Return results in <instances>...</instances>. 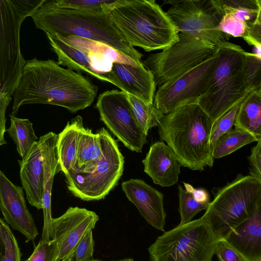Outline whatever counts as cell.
Returning <instances> with one entry per match:
<instances>
[{
	"label": "cell",
	"instance_id": "38",
	"mask_svg": "<svg viewBox=\"0 0 261 261\" xmlns=\"http://www.w3.org/2000/svg\"><path fill=\"white\" fill-rule=\"evenodd\" d=\"M219 261H244L240 255L224 240H219L215 249Z\"/></svg>",
	"mask_w": 261,
	"mask_h": 261
},
{
	"label": "cell",
	"instance_id": "12",
	"mask_svg": "<svg viewBox=\"0 0 261 261\" xmlns=\"http://www.w3.org/2000/svg\"><path fill=\"white\" fill-rule=\"evenodd\" d=\"M51 48L58 57V64L77 72H85L101 81L109 83L107 75L114 63L134 66L142 64L112 48L107 52H99L68 43L54 33H45Z\"/></svg>",
	"mask_w": 261,
	"mask_h": 261
},
{
	"label": "cell",
	"instance_id": "49",
	"mask_svg": "<svg viewBox=\"0 0 261 261\" xmlns=\"http://www.w3.org/2000/svg\"><path fill=\"white\" fill-rule=\"evenodd\" d=\"M118 261H125V259H124L120 260H118Z\"/></svg>",
	"mask_w": 261,
	"mask_h": 261
},
{
	"label": "cell",
	"instance_id": "32",
	"mask_svg": "<svg viewBox=\"0 0 261 261\" xmlns=\"http://www.w3.org/2000/svg\"><path fill=\"white\" fill-rule=\"evenodd\" d=\"M241 102L221 116L213 125L210 140L212 150L217 141L223 135L232 129Z\"/></svg>",
	"mask_w": 261,
	"mask_h": 261
},
{
	"label": "cell",
	"instance_id": "16",
	"mask_svg": "<svg viewBox=\"0 0 261 261\" xmlns=\"http://www.w3.org/2000/svg\"><path fill=\"white\" fill-rule=\"evenodd\" d=\"M23 187L14 185L0 171V208L4 219L13 229L33 241L38 231L26 205Z\"/></svg>",
	"mask_w": 261,
	"mask_h": 261
},
{
	"label": "cell",
	"instance_id": "31",
	"mask_svg": "<svg viewBox=\"0 0 261 261\" xmlns=\"http://www.w3.org/2000/svg\"><path fill=\"white\" fill-rule=\"evenodd\" d=\"M113 0H45L47 6L77 10L105 13L106 6Z\"/></svg>",
	"mask_w": 261,
	"mask_h": 261
},
{
	"label": "cell",
	"instance_id": "18",
	"mask_svg": "<svg viewBox=\"0 0 261 261\" xmlns=\"http://www.w3.org/2000/svg\"><path fill=\"white\" fill-rule=\"evenodd\" d=\"M107 76L109 83L122 91L153 104L156 85L151 72L142 62L138 66L114 63Z\"/></svg>",
	"mask_w": 261,
	"mask_h": 261
},
{
	"label": "cell",
	"instance_id": "8",
	"mask_svg": "<svg viewBox=\"0 0 261 261\" xmlns=\"http://www.w3.org/2000/svg\"><path fill=\"white\" fill-rule=\"evenodd\" d=\"M218 241L201 217L165 232L148 250L150 261H212Z\"/></svg>",
	"mask_w": 261,
	"mask_h": 261
},
{
	"label": "cell",
	"instance_id": "5",
	"mask_svg": "<svg viewBox=\"0 0 261 261\" xmlns=\"http://www.w3.org/2000/svg\"><path fill=\"white\" fill-rule=\"evenodd\" d=\"M245 53L241 46L229 41L219 48L212 81L197 102L213 124L250 92Z\"/></svg>",
	"mask_w": 261,
	"mask_h": 261
},
{
	"label": "cell",
	"instance_id": "14",
	"mask_svg": "<svg viewBox=\"0 0 261 261\" xmlns=\"http://www.w3.org/2000/svg\"><path fill=\"white\" fill-rule=\"evenodd\" d=\"M217 53L178 78L158 87L154 106L166 115L179 107L197 103L212 81L217 62Z\"/></svg>",
	"mask_w": 261,
	"mask_h": 261
},
{
	"label": "cell",
	"instance_id": "30",
	"mask_svg": "<svg viewBox=\"0 0 261 261\" xmlns=\"http://www.w3.org/2000/svg\"><path fill=\"white\" fill-rule=\"evenodd\" d=\"M179 212L180 215L179 225H184L192 221L199 212L206 210L210 203H201L196 200L192 195L179 185Z\"/></svg>",
	"mask_w": 261,
	"mask_h": 261
},
{
	"label": "cell",
	"instance_id": "2",
	"mask_svg": "<svg viewBox=\"0 0 261 261\" xmlns=\"http://www.w3.org/2000/svg\"><path fill=\"white\" fill-rule=\"evenodd\" d=\"M213 125L200 106L192 103L164 115L158 126V133L182 166L202 171L214 164L210 144Z\"/></svg>",
	"mask_w": 261,
	"mask_h": 261
},
{
	"label": "cell",
	"instance_id": "15",
	"mask_svg": "<svg viewBox=\"0 0 261 261\" xmlns=\"http://www.w3.org/2000/svg\"><path fill=\"white\" fill-rule=\"evenodd\" d=\"M98 220L95 212L78 206H70L60 217L53 218L58 261H73L79 243L89 229L94 228Z\"/></svg>",
	"mask_w": 261,
	"mask_h": 261
},
{
	"label": "cell",
	"instance_id": "47",
	"mask_svg": "<svg viewBox=\"0 0 261 261\" xmlns=\"http://www.w3.org/2000/svg\"><path fill=\"white\" fill-rule=\"evenodd\" d=\"M258 90L259 93H260L261 94V87L258 89V90Z\"/></svg>",
	"mask_w": 261,
	"mask_h": 261
},
{
	"label": "cell",
	"instance_id": "17",
	"mask_svg": "<svg viewBox=\"0 0 261 261\" xmlns=\"http://www.w3.org/2000/svg\"><path fill=\"white\" fill-rule=\"evenodd\" d=\"M121 187L127 198L147 223L164 231L166 214L163 194L141 179H130L123 182Z\"/></svg>",
	"mask_w": 261,
	"mask_h": 261
},
{
	"label": "cell",
	"instance_id": "39",
	"mask_svg": "<svg viewBox=\"0 0 261 261\" xmlns=\"http://www.w3.org/2000/svg\"><path fill=\"white\" fill-rule=\"evenodd\" d=\"M248 160L250 175L261 182V139L252 148Z\"/></svg>",
	"mask_w": 261,
	"mask_h": 261
},
{
	"label": "cell",
	"instance_id": "27",
	"mask_svg": "<svg viewBox=\"0 0 261 261\" xmlns=\"http://www.w3.org/2000/svg\"><path fill=\"white\" fill-rule=\"evenodd\" d=\"M259 140L245 130L236 128L232 129L217 141L212 150L213 156L214 159L222 158L246 145Z\"/></svg>",
	"mask_w": 261,
	"mask_h": 261
},
{
	"label": "cell",
	"instance_id": "11",
	"mask_svg": "<svg viewBox=\"0 0 261 261\" xmlns=\"http://www.w3.org/2000/svg\"><path fill=\"white\" fill-rule=\"evenodd\" d=\"M166 13L178 32L190 34L220 47L229 36L217 30L222 16L214 0L168 1Z\"/></svg>",
	"mask_w": 261,
	"mask_h": 261
},
{
	"label": "cell",
	"instance_id": "21",
	"mask_svg": "<svg viewBox=\"0 0 261 261\" xmlns=\"http://www.w3.org/2000/svg\"><path fill=\"white\" fill-rule=\"evenodd\" d=\"M142 163L144 172L155 184L170 187L178 181L182 165L174 151L163 141L151 145Z\"/></svg>",
	"mask_w": 261,
	"mask_h": 261
},
{
	"label": "cell",
	"instance_id": "10",
	"mask_svg": "<svg viewBox=\"0 0 261 261\" xmlns=\"http://www.w3.org/2000/svg\"><path fill=\"white\" fill-rule=\"evenodd\" d=\"M98 131L103 151L98 166L89 174L65 177L69 191L84 201L104 199L117 185L123 173L124 157L116 140L105 128Z\"/></svg>",
	"mask_w": 261,
	"mask_h": 261
},
{
	"label": "cell",
	"instance_id": "1",
	"mask_svg": "<svg viewBox=\"0 0 261 261\" xmlns=\"http://www.w3.org/2000/svg\"><path fill=\"white\" fill-rule=\"evenodd\" d=\"M98 87L80 73L64 68L54 60L27 61L14 95L11 115L27 104H48L76 113L90 106Z\"/></svg>",
	"mask_w": 261,
	"mask_h": 261
},
{
	"label": "cell",
	"instance_id": "35",
	"mask_svg": "<svg viewBox=\"0 0 261 261\" xmlns=\"http://www.w3.org/2000/svg\"><path fill=\"white\" fill-rule=\"evenodd\" d=\"M246 64V75L250 92L261 87V60L254 53H245Z\"/></svg>",
	"mask_w": 261,
	"mask_h": 261
},
{
	"label": "cell",
	"instance_id": "13",
	"mask_svg": "<svg viewBox=\"0 0 261 261\" xmlns=\"http://www.w3.org/2000/svg\"><path fill=\"white\" fill-rule=\"evenodd\" d=\"M95 108L100 120L119 141L132 151L142 152L147 135L137 121L127 93L106 91L98 96Z\"/></svg>",
	"mask_w": 261,
	"mask_h": 261
},
{
	"label": "cell",
	"instance_id": "19",
	"mask_svg": "<svg viewBox=\"0 0 261 261\" xmlns=\"http://www.w3.org/2000/svg\"><path fill=\"white\" fill-rule=\"evenodd\" d=\"M58 135L50 132L41 136L38 141L44 168L42 199L43 226L41 238L47 241L54 240V238L51 196L54 177L60 172L58 166Z\"/></svg>",
	"mask_w": 261,
	"mask_h": 261
},
{
	"label": "cell",
	"instance_id": "29",
	"mask_svg": "<svg viewBox=\"0 0 261 261\" xmlns=\"http://www.w3.org/2000/svg\"><path fill=\"white\" fill-rule=\"evenodd\" d=\"M0 261H21L18 242L9 225L0 219Z\"/></svg>",
	"mask_w": 261,
	"mask_h": 261
},
{
	"label": "cell",
	"instance_id": "36",
	"mask_svg": "<svg viewBox=\"0 0 261 261\" xmlns=\"http://www.w3.org/2000/svg\"><path fill=\"white\" fill-rule=\"evenodd\" d=\"M214 2L222 16L242 9L258 10L259 8L257 0H214Z\"/></svg>",
	"mask_w": 261,
	"mask_h": 261
},
{
	"label": "cell",
	"instance_id": "48",
	"mask_svg": "<svg viewBox=\"0 0 261 261\" xmlns=\"http://www.w3.org/2000/svg\"><path fill=\"white\" fill-rule=\"evenodd\" d=\"M91 261H101V260H97V259H93ZM118 261V260H117Z\"/></svg>",
	"mask_w": 261,
	"mask_h": 261
},
{
	"label": "cell",
	"instance_id": "40",
	"mask_svg": "<svg viewBox=\"0 0 261 261\" xmlns=\"http://www.w3.org/2000/svg\"><path fill=\"white\" fill-rule=\"evenodd\" d=\"M185 190L191 193L194 199L201 203H210V198L207 192L203 189H195L191 185L183 182Z\"/></svg>",
	"mask_w": 261,
	"mask_h": 261
},
{
	"label": "cell",
	"instance_id": "41",
	"mask_svg": "<svg viewBox=\"0 0 261 261\" xmlns=\"http://www.w3.org/2000/svg\"><path fill=\"white\" fill-rule=\"evenodd\" d=\"M248 33L243 39H249L261 44V25L248 22Z\"/></svg>",
	"mask_w": 261,
	"mask_h": 261
},
{
	"label": "cell",
	"instance_id": "20",
	"mask_svg": "<svg viewBox=\"0 0 261 261\" xmlns=\"http://www.w3.org/2000/svg\"><path fill=\"white\" fill-rule=\"evenodd\" d=\"M223 240L244 261H261V194L249 216Z\"/></svg>",
	"mask_w": 261,
	"mask_h": 261
},
{
	"label": "cell",
	"instance_id": "46",
	"mask_svg": "<svg viewBox=\"0 0 261 261\" xmlns=\"http://www.w3.org/2000/svg\"><path fill=\"white\" fill-rule=\"evenodd\" d=\"M259 6L261 7V0H257Z\"/></svg>",
	"mask_w": 261,
	"mask_h": 261
},
{
	"label": "cell",
	"instance_id": "3",
	"mask_svg": "<svg viewBox=\"0 0 261 261\" xmlns=\"http://www.w3.org/2000/svg\"><path fill=\"white\" fill-rule=\"evenodd\" d=\"M105 13L132 46L146 51L163 50L179 40L175 25L155 1L114 0Z\"/></svg>",
	"mask_w": 261,
	"mask_h": 261
},
{
	"label": "cell",
	"instance_id": "50",
	"mask_svg": "<svg viewBox=\"0 0 261 261\" xmlns=\"http://www.w3.org/2000/svg\"></svg>",
	"mask_w": 261,
	"mask_h": 261
},
{
	"label": "cell",
	"instance_id": "28",
	"mask_svg": "<svg viewBox=\"0 0 261 261\" xmlns=\"http://www.w3.org/2000/svg\"><path fill=\"white\" fill-rule=\"evenodd\" d=\"M128 96L137 121L142 130L147 135L150 129L159 126L164 115L153 104L130 95Z\"/></svg>",
	"mask_w": 261,
	"mask_h": 261
},
{
	"label": "cell",
	"instance_id": "4",
	"mask_svg": "<svg viewBox=\"0 0 261 261\" xmlns=\"http://www.w3.org/2000/svg\"><path fill=\"white\" fill-rule=\"evenodd\" d=\"M31 17L36 28L45 33L99 42L141 62L143 55L127 41L105 13L54 7L44 2Z\"/></svg>",
	"mask_w": 261,
	"mask_h": 261
},
{
	"label": "cell",
	"instance_id": "22",
	"mask_svg": "<svg viewBox=\"0 0 261 261\" xmlns=\"http://www.w3.org/2000/svg\"><path fill=\"white\" fill-rule=\"evenodd\" d=\"M18 162L21 184L28 202L38 210H42L44 168L38 141Z\"/></svg>",
	"mask_w": 261,
	"mask_h": 261
},
{
	"label": "cell",
	"instance_id": "43",
	"mask_svg": "<svg viewBox=\"0 0 261 261\" xmlns=\"http://www.w3.org/2000/svg\"><path fill=\"white\" fill-rule=\"evenodd\" d=\"M248 44L253 45L255 48V56L259 59L261 60V44L256 42L252 40L246 39L244 40Z\"/></svg>",
	"mask_w": 261,
	"mask_h": 261
},
{
	"label": "cell",
	"instance_id": "45",
	"mask_svg": "<svg viewBox=\"0 0 261 261\" xmlns=\"http://www.w3.org/2000/svg\"><path fill=\"white\" fill-rule=\"evenodd\" d=\"M125 261H134V259L132 258H125Z\"/></svg>",
	"mask_w": 261,
	"mask_h": 261
},
{
	"label": "cell",
	"instance_id": "44",
	"mask_svg": "<svg viewBox=\"0 0 261 261\" xmlns=\"http://www.w3.org/2000/svg\"><path fill=\"white\" fill-rule=\"evenodd\" d=\"M254 22L261 25V7L260 6L258 9L257 17Z\"/></svg>",
	"mask_w": 261,
	"mask_h": 261
},
{
	"label": "cell",
	"instance_id": "24",
	"mask_svg": "<svg viewBox=\"0 0 261 261\" xmlns=\"http://www.w3.org/2000/svg\"><path fill=\"white\" fill-rule=\"evenodd\" d=\"M83 124L82 117L77 115L68 121L58 134V166L60 172L64 175L72 169L75 163L79 133Z\"/></svg>",
	"mask_w": 261,
	"mask_h": 261
},
{
	"label": "cell",
	"instance_id": "33",
	"mask_svg": "<svg viewBox=\"0 0 261 261\" xmlns=\"http://www.w3.org/2000/svg\"><path fill=\"white\" fill-rule=\"evenodd\" d=\"M217 30L225 34L234 37H241L243 39L248 33V25L234 14H225L217 28Z\"/></svg>",
	"mask_w": 261,
	"mask_h": 261
},
{
	"label": "cell",
	"instance_id": "6",
	"mask_svg": "<svg viewBox=\"0 0 261 261\" xmlns=\"http://www.w3.org/2000/svg\"><path fill=\"white\" fill-rule=\"evenodd\" d=\"M44 1H0V97L11 98L20 84L26 62L20 50V27Z\"/></svg>",
	"mask_w": 261,
	"mask_h": 261
},
{
	"label": "cell",
	"instance_id": "42",
	"mask_svg": "<svg viewBox=\"0 0 261 261\" xmlns=\"http://www.w3.org/2000/svg\"><path fill=\"white\" fill-rule=\"evenodd\" d=\"M258 9H242L233 14L239 19L245 22H254L257 17Z\"/></svg>",
	"mask_w": 261,
	"mask_h": 261
},
{
	"label": "cell",
	"instance_id": "7",
	"mask_svg": "<svg viewBox=\"0 0 261 261\" xmlns=\"http://www.w3.org/2000/svg\"><path fill=\"white\" fill-rule=\"evenodd\" d=\"M261 194V182L251 175L239 174L231 182L219 188L203 216L218 240H224L247 219Z\"/></svg>",
	"mask_w": 261,
	"mask_h": 261
},
{
	"label": "cell",
	"instance_id": "37",
	"mask_svg": "<svg viewBox=\"0 0 261 261\" xmlns=\"http://www.w3.org/2000/svg\"><path fill=\"white\" fill-rule=\"evenodd\" d=\"M92 229H89L79 243L73 261H91L93 259L94 241Z\"/></svg>",
	"mask_w": 261,
	"mask_h": 261
},
{
	"label": "cell",
	"instance_id": "26",
	"mask_svg": "<svg viewBox=\"0 0 261 261\" xmlns=\"http://www.w3.org/2000/svg\"><path fill=\"white\" fill-rule=\"evenodd\" d=\"M10 116V125L6 132L14 142L19 156L23 158L37 141L38 138L33 123L29 119L19 118L13 115Z\"/></svg>",
	"mask_w": 261,
	"mask_h": 261
},
{
	"label": "cell",
	"instance_id": "9",
	"mask_svg": "<svg viewBox=\"0 0 261 261\" xmlns=\"http://www.w3.org/2000/svg\"><path fill=\"white\" fill-rule=\"evenodd\" d=\"M179 40L142 62L158 87L178 78L215 55L219 47L193 36L178 32Z\"/></svg>",
	"mask_w": 261,
	"mask_h": 261
},
{
	"label": "cell",
	"instance_id": "25",
	"mask_svg": "<svg viewBox=\"0 0 261 261\" xmlns=\"http://www.w3.org/2000/svg\"><path fill=\"white\" fill-rule=\"evenodd\" d=\"M234 126L261 139V94L251 91L241 102Z\"/></svg>",
	"mask_w": 261,
	"mask_h": 261
},
{
	"label": "cell",
	"instance_id": "34",
	"mask_svg": "<svg viewBox=\"0 0 261 261\" xmlns=\"http://www.w3.org/2000/svg\"><path fill=\"white\" fill-rule=\"evenodd\" d=\"M58 248L56 241L40 239L31 256L25 261H58Z\"/></svg>",
	"mask_w": 261,
	"mask_h": 261
},
{
	"label": "cell",
	"instance_id": "23",
	"mask_svg": "<svg viewBox=\"0 0 261 261\" xmlns=\"http://www.w3.org/2000/svg\"><path fill=\"white\" fill-rule=\"evenodd\" d=\"M103 155L102 143L98 130L80 128L76 161L72 169L65 176L87 174L93 172L99 164Z\"/></svg>",
	"mask_w": 261,
	"mask_h": 261
}]
</instances>
